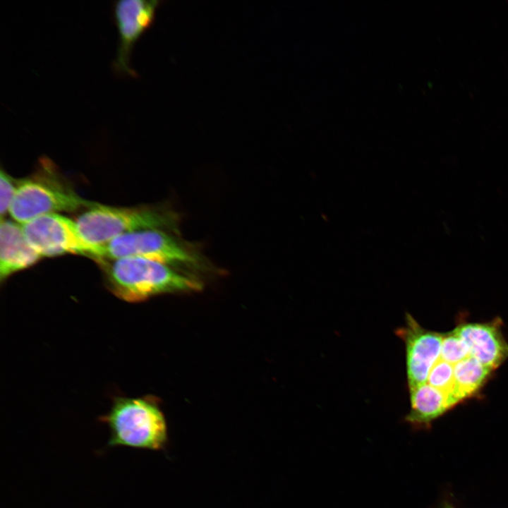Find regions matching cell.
<instances>
[{
  "label": "cell",
  "mask_w": 508,
  "mask_h": 508,
  "mask_svg": "<svg viewBox=\"0 0 508 508\" xmlns=\"http://www.w3.org/2000/svg\"><path fill=\"white\" fill-rule=\"evenodd\" d=\"M104 260L107 287L118 298L128 303L141 302L164 294L200 291L202 282L188 272L169 265L142 258Z\"/></svg>",
  "instance_id": "1"
},
{
  "label": "cell",
  "mask_w": 508,
  "mask_h": 508,
  "mask_svg": "<svg viewBox=\"0 0 508 508\" xmlns=\"http://www.w3.org/2000/svg\"><path fill=\"white\" fill-rule=\"evenodd\" d=\"M95 203L80 197L62 179L52 161L42 158L33 174L18 181L8 213L22 224L42 215L87 209Z\"/></svg>",
  "instance_id": "2"
},
{
  "label": "cell",
  "mask_w": 508,
  "mask_h": 508,
  "mask_svg": "<svg viewBox=\"0 0 508 508\" xmlns=\"http://www.w3.org/2000/svg\"><path fill=\"white\" fill-rule=\"evenodd\" d=\"M99 420L109 429L111 447L160 449L167 440L165 419L153 397H114Z\"/></svg>",
  "instance_id": "3"
},
{
  "label": "cell",
  "mask_w": 508,
  "mask_h": 508,
  "mask_svg": "<svg viewBox=\"0 0 508 508\" xmlns=\"http://www.w3.org/2000/svg\"><path fill=\"white\" fill-rule=\"evenodd\" d=\"M179 217L163 207H121L96 202L78 217L76 223L83 238L102 246L117 236L144 229L175 230Z\"/></svg>",
  "instance_id": "4"
},
{
  "label": "cell",
  "mask_w": 508,
  "mask_h": 508,
  "mask_svg": "<svg viewBox=\"0 0 508 508\" xmlns=\"http://www.w3.org/2000/svg\"><path fill=\"white\" fill-rule=\"evenodd\" d=\"M101 246L102 260L142 258L179 270L186 268L200 272L210 270L209 265L200 253L188 247L166 230L136 231L117 236Z\"/></svg>",
  "instance_id": "5"
},
{
  "label": "cell",
  "mask_w": 508,
  "mask_h": 508,
  "mask_svg": "<svg viewBox=\"0 0 508 508\" xmlns=\"http://www.w3.org/2000/svg\"><path fill=\"white\" fill-rule=\"evenodd\" d=\"M21 226L28 243L41 257L73 253L102 259V246L88 243L82 236L76 221L66 216L47 214Z\"/></svg>",
  "instance_id": "6"
},
{
  "label": "cell",
  "mask_w": 508,
  "mask_h": 508,
  "mask_svg": "<svg viewBox=\"0 0 508 508\" xmlns=\"http://www.w3.org/2000/svg\"><path fill=\"white\" fill-rule=\"evenodd\" d=\"M159 3L155 0H121L114 3L113 13L119 43L113 68L116 73L135 75L130 65L132 49L152 25Z\"/></svg>",
  "instance_id": "7"
},
{
  "label": "cell",
  "mask_w": 508,
  "mask_h": 508,
  "mask_svg": "<svg viewBox=\"0 0 508 508\" xmlns=\"http://www.w3.org/2000/svg\"><path fill=\"white\" fill-rule=\"evenodd\" d=\"M405 325L396 330L406 348L409 389L427 382L430 370L440 356L443 334L423 327L406 313Z\"/></svg>",
  "instance_id": "8"
},
{
  "label": "cell",
  "mask_w": 508,
  "mask_h": 508,
  "mask_svg": "<svg viewBox=\"0 0 508 508\" xmlns=\"http://www.w3.org/2000/svg\"><path fill=\"white\" fill-rule=\"evenodd\" d=\"M500 318L485 322H461L453 329L464 341L469 356L495 370L508 359V342Z\"/></svg>",
  "instance_id": "9"
},
{
  "label": "cell",
  "mask_w": 508,
  "mask_h": 508,
  "mask_svg": "<svg viewBox=\"0 0 508 508\" xmlns=\"http://www.w3.org/2000/svg\"><path fill=\"white\" fill-rule=\"evenodd\" d=\"M42 257L30 246L21 224L1 219L0 280L3 283L11 275L35 264Z\"/></svg>",
  "instance_id": "10"
},
{
  "label": "cell",
  "mask_w": 508,
  "mask_h": 508,
  "mask_svg": "<svg viewBox=\"0 0 508 508\" xmlns=\"http://www.w3.org/2000/svg\"><path fill=\"white\" fill-rule=\"evenodd\" d=\"M410 411L405 421L416 428H428L450 410L444 394L427 382L409 389Z\"/></svg>",
  "instance_id": "11"
},
{
  "label": "cell",
  "mask_w": 508,
  "mask_h": 508,
  "mask_svg": "<svg viewBox=\"0 0 508 508\" xmlns=\"http://www.w3.org/2000/svg\"><path fill=\"white\" fill-rule=\"evenodd\" d=\"M494 371L471 356L454 365L455 393L459 403L479 394Z\"/></svg>",
  "instance_id": "12"
},
{
  "label": "cell",
  "mask_w": 508,
  "mask_h": 508,
  "mask_svg": "<svg viewBox=\"0 0 508 508\" xmlns=\"http://www.w3.org/2000/svg\"><path fill=\"white\" fill-rule=\"evenodd\" d=\"M426 382L444 394L450 409L459 404L455 393L453 365L440 357L430 370Z\"/></svg>",
  "instance_id": "13"
},
{
  "label": "cell",
  "mask_w": 508,
  "mask_h": 508,
  "mask_svg": "<svg viewBox=\"0 0 508 508\" xmlns=\"http://www.w3.org/2000/svg\"><path fill=\"white\" fill-rule=\"evenodd\" d=\"M468 356L467 346L454 330L443 334L440 356L443 361L454 365Z\"/></svg>",
  "instance_id": "14"
},
{
  "label": "cell",
  "mask_w": 508,
  "mask_h": 508,
  "mask_svg": "<svg viewBox=\"0 0 508 508\" xmlns=\"http://www.w3.org/2000/svg\"><path fill=\"white\" fill-rule=\"evenodd\" d=\"M18 187V181L13 179L4 169L0 172V214L1 219L9 212Z\"/></svg>",
  "instance_id": "15"
},
{
  "label": "cell",
  "mask_w": 508,
  "mask_h": 508,
  "mask_svg": "<svg viewBox=\"0 0 508 508\" xmlns=\"http://www.w3.org/2000/svg\"><path fill=\"white\" fill-rule=\"evenodd\" d=\"M445 508H456L451 504H447L445 505Z\"/></svg>",
  "instance_id": "16"
}]
</instances>
